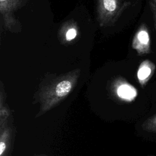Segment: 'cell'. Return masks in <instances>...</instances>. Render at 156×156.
<instances>
[{
	"mask_svg": "<svg viewBox=\"0 0 156 156\" xmlns=\"http://www.w3.org/2000/svg\"><path fill=\"white\" fill-rule=\"evenodd\" d=\"M77 35V29L76 26H71L67 28L65 34V38L66 41L73 40Z\"/></svg>",
	"mask_w": 156,
	"mask_h": 156,
	"instance_id": "30bf717a",
	"label": "cell"
},
{
	"mask_svg": "<svg viewBox=\"0 0 156 156\" xmlns=\"http://www.w3.org/2000/svg\"><path fill=\"white\" fill-rule=\"evenodd\" d=\"M127 6L122 0H98V20L102 26L113 25Z\"/></svg>",
	"mask_w": 156,
	"mask_h": 156,
	"instance_id": "7a4b0ae2",
	"label": "cell"
},
{
	"mask_svg": "<svg viewBox=\"0 0 156 156\" xmlns=\"http://www.w3.org/2000/svg\"><path fill=\"white\" fill-rule=\"evenodd\" d=\"M149 5H150V8L153 15V18H154V25H155V28L156 30V6L155 5V4L152 2V1H150L149 2Z\"/></svg>",
	"mask_w": 156,
	"mask_h": 156,
	"instance_id": "8fae6325",
	"label": "cell"
},
{
	"mask_svg": "<svg viewBox=\"0 0 156 156\" xmlns=\"http://www.w3.org/2000/svg\"><path fill=\"white\" fill-rule=\"evenodd\" d=\"M15 129L12 118L0 127V156H10L13 142Z\"/></svg>",
	"mask_w": 156,
	"mask_h": 156,
	"instance_id": "5b68a950",
	"label": "cell"
},
{
	"mask_svg": "<svg viewBox=\"0 0 156 156\" xmlns=\"http://www.w3.org/2000/svg\"><path fill=\"white\" fill-rule=\"evenodd\" d=\"M5 96H3L1 91L0 98V127L8 123L10 119L12 118L10 109L5 104Z\"/></svg>",
	"mask_w": 156,
	"mask_h": 156,
	"instance_id": "ba28073f",
	"label": "cell"
},
{
	"mask_svg": "<svg viewBox=\"0 0 156 156\" xmlns=\"http://www.w3.org/2000/svg\"><path fill=\"white\" fill-rule=\"evenodd\" d=\"M21 0H0V12L2 16L5 26L12 30L16 24V21L13 16V13L20 7Z\"/></svg>",
	"mask_w": 156,
	"mask_h": 156,
	"instance_id": "277c9868",
	"label": "cell"
},
{
	"mask_svg": "<svg viewBox=\"0 0 156 156\" xmlns=\"http://www.w3.org/2000/svg\"><path fill=\"white\" fill-rule=\"evenodd\" d=\"M155 68V64L148 59L143 60L140 63L137 70L136 76L138 81L141 88H144L146 87L153 76Z\"/></svg>",
	"mask_w": 156,
	"mask_h": 156,
	"instance_id": "8992f818",
	"label": "cell"
},
{
	"mask_svg": "<svg viewBox=\"0 0 156 156\" xmlns=\"http://www.w3.org/2000/svg\"><path fill=\"white\" fill-rule=\"evenodd\" d=\"M115 93L119 99L127 102L133 101L138 94L136 89L124 80L116 83Z\"/></svg>",
	"mask_w": 156,
	"mask_h": 156,
	"instance_id": "52a82bcc",
	"label": "cell"
},
{
	"mask_svg": "<svg viewBox=\"0 0 156 156\" xmlns=\"http://www.w3.org/2000/svg\"><path fill=\"white\" fill-rule=\"evenodd\" d=\"M132 47L139 55L151 53V37L149 29L144 23L140 26L135 33L132 40Z\"/></svg>",
	"mask_w": 156,
	"mask_h": 156,
	"instance_id": "3957f363",
	"label": "cell"
},
{
	"mask_svg": "<svg viewBox=\"0 0 156 156\" xmlns=\"http://www.w3.org/2000/svg\"><path fill=\"white\" fill-rule=\"evenodd\" d=\"M152 2L155 4V5L156 6V0H151Z\"/></svg>",
	"mask_w": 156,
	"mask_h": 156,
	"instance_id": "7c38bea8",
	"label": "cell"
},
{
	"mask_svg": "<svg viewBox=\"0 0 156 156\" xmlns=\"http://www.w3.org/2000/svg\"><path fill=\"white\" fill-rule=\"evenodd\" d=\"M141 127L146 132L156 133V113L147 118L143 122Z\"/></svg>",
	"mask_w": 156,
	"mask_h": 156,
	"instance_id": "9c48e42d",
	"label": "cell"
},
{
	"mask_svg": "<svg viewBox=\"0 0 156 156\" xmlns=\"http://www.w3.org/2000/svg\"><path fill=\"white\" fill-rule=\"evenodd\" d=\"M79 73V69L66 73L41 88L38 98L40 110L36 117L43 115L56 107L69 94L77 82Z\"/></svg>",
	"mask_w": 156,
	"mask_h": 156,
	"instance_id": "6da1fadb",
	"label": "cell"
}]
</instances>
